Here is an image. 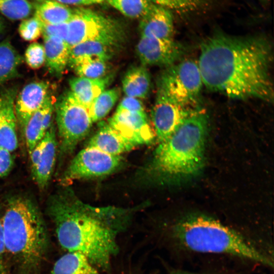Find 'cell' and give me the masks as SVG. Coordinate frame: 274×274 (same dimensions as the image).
Listing matches in <instances>:
<instances>
[{"label":"cell","mask_w":274,"mask_h":274,"mask_svg":"<svg viewBox=\"0 0 274 274\" xmlns=\"http://www.w3.org/2000/svg\"><path fill=\"white\" fill-rule=\"evenodd\" d=\"M272 61L271 45L266 37L217 31L202 42L197 63L208 89L233 99L272 102Z\"/></svg>","instance_id":"obj_1"},{"label":"cell","mask_w":274,"mask_h":274,"mask_svg":"<svg viewBox=\"0 0 274 274\" xmlns=\"http://www.w3.org/2000/svg\"><path fill=\"white\" fill-rule=\"evenodd\" d=\"M47 210L63 249L106 268L118 250L116 232L127 222L133 210L90 205L66 186L49 197Z\"/></svg>","instance_id":"obj_2"},{"label":"cell","mask_w":274,"mask_h":274,"mask_svg":"<svg viewBox=\"0 0 274 274\" xmlns=\"http://www.w3.org/2000/svg\"><path fill=\"white\" fill-rule=\"evenodd\" d=\"M208 116L194 108L178 128L160 142L138 177L147 184H163L194 175L204 163Z\"/></svg>","instance_id":"obj_3"},{"label":"cell","mask_w":274,"mask_h":274,"mask_svg":"<svg viewBox=\"0 0 274 274\" xmlns=\"http://www.w3.org/2000/svg\"><path fill=\"white\" fill-rule=\"evenodd\" d=\"M2 225L6 252L14 262L17 274H39L49 237L35 202L24 195L10 197L2 214Z\"/></svg>","instance_id":"obj_4"},{"label":"cell","mask_w":274,"mask_h":274,"mask_svg":"<svg viewBox=\"0 0 274 274\" xmlns=\"http://www.w3.org/2000/svg\"><path fill=\"white\" fill-rule=\"evenodd\" d=\"M177 244L188 251L226 254L269 266L273 262L242 235L220 222L203 216L187 217L173 229Z\"/></svg>","instance_id":"obj_5"},{"label":"cell","mask_w":274,"mask_h":274,"mask_svg":"<svg viewBox=\"0 0 274 274\" xmlns=\"http://www.w3.org/2000/svg\"><path fill=\"white\" fill-rule=\"evenodd\" d=\"M67 25L65 42L70 48L86 41L99 42L115 48L124 39V30L119 23L88 9L73 10Z\"/></svg>","instance_id":"obj_6"},{"label":"cell","mask_w":274,"mask_h":274,"mask_svg":"<svg viewBox=\"0 0 274 274\" xmlns=\"http://www.w3.org/2000/svg\"><path fill=\"white\" fill-rule=\"evenodd\" d=\"M56 122L59 138V156L73 153L78 144L88 134L93 123L88 109L69 91L55 106Z\"/></svg>","instance_id":"obj_7"},{"label":"cell","mask_w":274,"mask_h":274,"mask_svg":"<svg viewBox=\"0 0 274 274\" xmlns=\"http://www.w3.org/2000/svg\"><path fill=\"white\" fill-rule=\"evenodd\" d=\"M202 85L197 61L186 59L166 67L159 79L158 90L180 105L195 108Z\"/></svg>","instance_id":"obj_8"},{"label":"cell","mask_w":274,"mask_h":274,"mask_svg":"<svg viewBox=\"0 0 274 274\" xmlns=\"http://www.w3.org/2000/svg\"><path fill=\"white\" fill-rule=\"evenodd\" d=\"M123 162L121 155H111L87 146L73 158L59 182L62 186H66L75 180L106 176L119 168Z\"/></svg>","instance_id":"obj_9"},{"label":"cell","mask_w":274,"mask_h":274,"mask_svg":"<svg viewBox=\"0 0 274 274\" xmlns=\"http://www.w3.org/2000/svg\"><path fill=\"white\" fill-rule=\"evenodd\" d=\"M194 108L176 102L158 90L151 111V119L155 136L159 143L171 135Z\"/></svg>","instance_id":"obj_10"},{"label":"cell","mask_w":274,"mask_h":274,"mask_svg":"<svg viewBox=\"0 0 274 274\" xmlns=\"http://www.w3.org/2000/svg\"><path fill=\"white\" fill-rule=\"evenodd\" d=\"M58 150L53 122L29 154L31 176L39 189H45L53 173Z\"/></svg>","instance_id":"obj_11"},{"label":"cell","mask_w":274,"mask_h":274,"mask_svg":"<svg viewBox=\"0 0 274 274\" xmlns=\"http://www.w3.org/2000/svg\"><path fill=\"white\" fill-rule=\"evenodd\" d=\"M136 52L144 66L168 67L181 59L185 52V47L172 39H158L141 37Z\"/></svg>","instance_id":"obj_12"},{"label":"cell","mask_w":274,"mask_h":274,"mask_svg":"<svg viewBox=\"0 0 274 274\" xmlns=\"http://www.w3.org/2000/svg\"><path fill=\"white\" fill-rule=\"evenodd\" d=\"M107 123L135 147L150 144L156 137L145 112H116Z\"/></svg>","instance_id":"obj_13"},{"label":"cell","mask_w":274,"mask_h":274,"mask_svg":"<svg viewBox=\"0 0 274 274\" xmlns=\"http://www.w3.org/2000/svg\"><path fill=\"white\" fill-rule=\"evenodd\" d=\"M49 84L35 81L26 85L18 95L14 104L17 123L22 134L32 115L43 105L49 94Z\"/></svg>","instance_id":"obj_14"},{"label":"cell","mask_w":274,"mask_h":274,"mask_svg":"<svg viewBox=\"0 0 274 274\" xmlns=\"http://www.w3.org/2000/svg\"><path fill=\"white\" fill-rule=\"evenodd\" d=\"M16 92L13 90L5 91L1 95L0 148L13 152L18 146L17 120L14 111Z\"/></svg>","instance_id":"obj_15"},{"label":"cell","mask_w":274,"mask_h":274,"mask_svg":"<svg viewBox=\"0 0 274 274\" xmlns=\"http://www.w3.org/2000/svg\"><path fill=\"white\" fill-rule=\"evenodd\" d=\"M141 37L172 39L174 33V18L166 8L154 5L150 11L140 19Z\"/></svg>","instance_id":"obj_16"},{"label":"cell","mask_w":274,"mask_h":274,"mask_svg":"<svg viewBox=\"0 0 274 274\" xmlns=\"http://www.w3.org/2000/svg\"><path fill=\"white\" fill-rule=\"evenodd\" d=\"M53 111V100L49 94L42 106L28 120L23 135L29 154L53 123L52 120Z\"/></svg>","instance_id":"obj_17"},{"label":"cell","mask_w":274,"mask_h":274,"mask_svg":"<svg viewBox=\"0 0 274 274\" xmlns=\"http://www.w3.org/2000/svg\"><path fill=\"white\" fill-rule=\"evenodd\" d=\"M98 128L89 140L87 146L113 155H121L135 147L122 137L105 121L99 123Z\"/></svg>","instance_id":"obj_18"},{"label":"cell","mask_w":274,"mask_h":274,"mask_svg":"<svg viewBox=\"0 0 274 274\" xmlns=\"http://www.w3.org/2000/svg\"><path fill=\"white\" fill-rule=\"evenodd\" d=\"M111 79L109 76L99 79L74 77L69 81L70 91L77 100L88 109L93 100L106 90Z\"/></svg>","instance_id":"obj_19"},{"label":"cell","mask_w":274,"mask_h":274,"mask_svg":"<svg viewBox=\"0 0 274 274\" xmlns=\"http://www.w3.org/2000/svg\"><path fill=\"white\" fill-rule=\"evenodd\" d=\"M114 47L96 41H86L77 44L70 49L68 65L72 68L85 61H108L113 55Z\"/></svg>","instance_id":"obj_20"},{"label":"cell","mask_w":274,"mask_h":274,"mask_svg":"<svg viewBox=\"0 0 274 274\" xmlns=\"http://www.w3.org/2000/svg\"><path fill=\"white\" fill-rule=\"evenodd\" d=\"M43 46L48 70L54 75H61L68 65L70 47L64 40L48 37H44Z\"/></svg>","instance_id":"obj_21"},{"label":"cell","mask_w":274,"mask_h":274,"mask_svg":"<svg viewBox=\"0 0 274 274\" xmlns=\"http://www.w3.org/2000/svg\"><path fill=\"white\" fill-rule=\"evenodd\" d=\"M122 84L123 91L126 96L144 98L151 87L149 72L143 65L131 67L124 75Z\"/></svg>","instance_id":"obj_22"},{"label":"cell","mask_w":274,"mask_h":274,"mask_svg":"<svg viewBox=\"0 0 274 274\" xmlns=\"http://www.w3.org/2000/svg\"><path fill=\"white\" fill-rule=\"evenodd\" d=\"M50 274L98 273L85 256L76 252H67L55 262Z\"/></svg>","instance_id":"obj_23"},{"label":"cell","mask_w":274,"mask_h":274,"mask_svg":"<svg viewBox=\"0 0 274 274\" xmlns=\"http://www.w3.org/2000/svg\"><path fill=\"white\" fill-rule=\"evenodd\" d=\"M38 1L35 16L44 25L66 23L72 16L73 10L67 5L52 0Z\"/></svg>","instance_id":"obj_24"},{"label":"cell","mask_w":274,"mask_h":274,"mask_svg":"<svg viewBox=\"0 0 274 274\" xmlns=\"http://www.w3.org/2000/svg\"><path fill=\"white\" fill-rule=\"evenodd\" d=\"M22 57L8 40L0 43V84L18 75Z\"/></svg>","instance_id":"obj_25"},{"label":"cell","mask_w":274,"mask_h":274,"mask_svg":"<svg viewBox=\"0 0 274 274\" xmlns=\"http://www.w3.org/2000/svg\"><path fill=\"white\" fill-rule=\"evenodd\" d=\"M120 95L118 88H113L102 91L92 102L88 108L92 122L105 118L118 100Z\"/></svg>","instance_id":"obj_26"},{"label":"cell","mask_w":274,"mask_h":274,"mask_svg":"<svg viewBox=\"0 0 274 274\" xmlns=\"http://www.w3.org/2000/svg\"><path fill=\"white\" fill-rule=\"evenodd\" d=\"M124 16L131 18H142L154 4L147 0H106Z\"/></svg>","instance_id":"obj_27"},{"label":"cell","mask_w":274,"mask_h":274,"mask_svg":"<svg viewBox=\"0 0 274 274\" xmlns=\"http://www.w3.org/2000/svg\"><path fill=\"white\" fill-rule=\"evenodd\" d=\"M32 10V5L28 0H0V13L10 20L27 18Z\"/></svg>","instance_id":"obj_28"},{"label":"cell","mask_w":274,"mask_h":274,"mask_svg":"<svg viewBox=\"0 0 274 274\" xmlns=\"http://www.w3.org/2000/svg\"><path fill=\"white\" fill-rule=\"evenodd\" d=\"M168 10L181 13L195 12L204 6V0H147Z\"/></svg>","instance_id":"obj_29"},{"label":"cell","mask_w":274,"mask_h":274,"mask_svg":"<svg viewBox=\"0 0 274 274\" xmlns=\"http://www.w3.org/2000/svg\"><path fill=\"white\" fill-rule=\"evenodd\" d=\"M107 61L89 60L81 62L72 68L79 77L89 79H99L106 76Z\"/></svg>","instance_id":"obj_30"},{"label":"cell","mask_w":274,"mask_h":274,"mask_svg":"<svg viewBox=\"0 0 274 274\" xmlns=\"http://www.w3.org/2000/svg\"><path fill=\"white\" fill-rule=\"evenodd\" d=\"M43 24L35 15L23 19L18 28L20 37L26 41H33L42 35Z\"/></svg>","instance_id":"obj_31"},{"label":"cell","mask_w":274,"mask_h":274,"mask_svg":"<svg viewBox=\"0 0 274 274\" xmlns=\"http://www.w3.org/2000/svg\"><path fill=\"white\" fill-rule=\"evenodd\" d=\"M24 59L30 68L35 70L40 68L45 62L43 45L38 42L30 44L25 52Z\"/></svg>","instance_id":"obj_32"},{"label":"cell","mask_w":274,"mask_h":274,"mask_svg":"<svg viewBox=\"0 0 274 274\" xmlns=\"http://www.w3.org/2000/svg\"><path fill=\"white\" fill-rule=\"evenodd\" d=\"M68 33L67 22L55 24L44 25L43 37H54L66 41Z\"/></svg>","instance_id":"obj_33"},{"label":"cell","mask_w":274,"mask_h":274,"mask_svg":"<svg viewBox=\"0 0 274 274\" xmlns=\"http://www.w3.org/2000/svg\"><path fill=\"white\" fill-rule=\"evenodd\" d=\"M142 102L139 98L126 96L121 100L116 112H145Z\"/></svg>","instance_id":"obj_34"},{"label":"cell","mask_w":274,"mask_h":274,"mask_svg":"<svg viewBox=\"0 0 274 274\" xmlns=\"http://www.w3.org/2000/svg\"><path fill=\"white\" fill-rule=\"evenodd\" d=\"M12 152L0 148V178L8 176L14 166Z\"/></svg>","instance_id":"obj_35"},{"label":"cell","mask_w":274,"mask_h":274,"mask_svg":"<svg viewBox=\"0 0 274 274\" xmlns=\"http://www.w3.org/2000/svg\"><path fill=\"white\" fill-rule=\"evenodd\" d=\"M6 254L2 225V214L0 213V274H10L6 266Z\"/></svg>","instance_id":"obj_36"},{"label":"cell","mask_w":274,"mask_h":274,"mask_svg":"<svg viewBox=\"0 0 274 274\" xmlns=\"http://www.w3.org/2000/svg\"><path fill=\"white\" fill-rule=\"evenodd\" d=\"M42 1V0H38ZM65 5H86L92 4L89 0H52Z\"/></svg>","instance_id":"obj_37"},{"label":"cell","mask_w":274,"mask_h":274,"mask_svg":"<svg viewBox=\"0 0 274 274\" xmlns=\"http://www.w3.org/2000/svg\"><path fill=\"white\" fill-rule=\"evenodd\" d=\"M4 24L2 19L0 18V34L2 32L3 30L4 29Z\"/></svg>","instance_id":"obj_38"},{"label":"cell","mask_w":274,"mask_h":274,"mask_svg":"<svg viewBox=\"0 0 274 274\" xmlns=\"http://www.w3.org/2000/svg\"><path fill=\"white\" fill-rule=\"evenodd\" d=\"M91 4L94 3H100L104 1H105L106 0H89Z\"/></svg>","instance_id":"obj_39"},{"label":"cell","mask_w":274,"mask_h":274,"mask_svg":"<svg viewBox=\"0 0 274 274\" xmlns=\"http://www.w3.org/2000/svg\"><path fill=\"white\" fill-rule=\"evenodd\" d=\"M258 1L262 3H266V2H268V0H258Z\"/></svg>","instance_id":"obj_40"},{"label":"cell","mask_w":274,"mask_h":274,"mask_svg":"<svg viewBox=\"0 0 274 274\" xmlns=\"http://www.w3.org/2000/svg\"><path fill=\"white\" fill-rule=\"evenodd\" d=\"M178 274H194V273H188V272H180V273H178Z\"/></svg>","instance_id":"obj_41"},{"label":"cell","mask_w":274,"mask_h":274,"mask_svg":"<svg viewBox=\"0 0 274 274\" xmlns=\"http://www.w3.org/2000/svg\"><path fill=\"white\" fill-rule=\"evenodd\" d=\"M1 96H0V107H1Z\"/></svg>","instance_id":"obj_42"}]
</instances>
